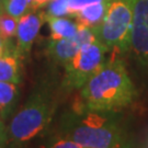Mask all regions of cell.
I'll use <instances>...</instances> for the list:
<instances>
[{
    "label": "cell",
    "instance_id": "6da1fadb",
    "mask_svg": "<svg viewBox=\"0 0 148 148\" xmlns=\"http://www.w3.org/2000/svg\"><path fill=\"white\" fill-rule=\"evenodd\" d=\"M137 97L126 67L121 59L106 60L80 89V108L75 111L116 112L131 106Z\"/></svg>",
    "mask_w": 148,
    "mask_h": 148
},
{
    "label": "cell",
    "instance_id": "7a4b0ae2",
    "mask_svg": "<svg viewBox=\"0 0 148 148\" xmlns=\"http://www.w3.org/2000/svg\"><path fill=\"white\" fill-rule=\"evenodd\" d=\"M57 132L86 148H130L125 127L115 112L73 110L60 117Z\"/></svg>",
    "mask_w": 148,
    "mask_h": 148
},
{
    "label": "cell",
    "instance_id": "3957f363",
    "mask_svg": "<svg viewBox=\"0 0 148 148\" xmlns=\"http://www.w3.org/2000/svg\"><path fill=\"white\" fill-rule=\"evenodd\" d=\"M56 111V95L47 85L40 86L16 112L8 127V144L22 148L45 134Z\"/></svg>",
    "mask_w": 148,
    "mask_h": 148
},
{
    "label": "cell",
    "instance_id": "277c9868",
    "mask_svg": "<svg viewBox=\"0 0 148 148\" xmlns=\"http://www.w3.org/2000/svg\"><path fill=\"white\" fill-rule=\"evenodd\" d=\"M133 0H110L106 14L97 27L98 41L108 51L126 53L131 48Z\"/></svg>",
    "mask_w": 148,
    "mask_h": 148
},
{
    "label": "cell",
    "instance_id": "5b68a950",
    "mask_svg": "<svg viewBox=\"0 0 148 148\" xmlns=\"http://www.w3.org/2000/svg\"><path fill=\"white\" fill-rule=\"evenodd\" d=\"M106 52L108 48L99 41L84 46L64 65L62 88L65 91L81 89L104 65Z\"/></svg>",
    "mask_w": 148,
    "mask_h": 148
},
{
    "label": "cell",
    "instance_id": "8992f818",
    "mask_svg": "<svg viewBox=\"0 0 148 148\" xmlns=\"http://www.w3.org/2000/svg\"><path fill=\"white\" fill-rule=\"evenodd\" d=\"M130 49L137 63L148 70V0H133Z\"/></svg>",
    "mask_w": 148,
    "mask_h": 148
},
{
    "label": "cell",
    "instance_id": "52a82bcc",
    "mask_svg": "<svg viewBox=\"0 0 148 148\" xmlns=\"http://www.w3.org/2000/svg\"><path fill=\"white\" fill-rule=\"evenodd\" d=\"M95 41H98L97 27L79 25L78 32L73 37L49 40L47 43V55L55 64L64 66L84 46L93 43Z\"/></svg>",
    "mask_w": 148,
    "mask_h": 148
},
{
    "label": "cell",
    "instance_id": "ba28073f",
    "mask_svg": "<svg viewBox=\"0 0 148 148\" xmlns=\"http://www.w3.org/2000/svg\"><path fill=\"white\" fill-rule=\"evenodd\" d=\"M45 21V11L30 10L19 19L16 33V48L22 58L30 54L43 23Z\"/></svg>",
    "mask_w": 148,
    "mask_h": 148
},
{
    "label": "cell",
    "instance_id": "9c48e42d",
    "mask_svg": "<svg viewBox=\"0 0 148 148\" xmlns=\"http://www.w3.org/2000/svg\"><path fill=\"white\" fill-rule=\"evenodd\" d=\"M21 56L16 49L0 57V81L20 85L22 82Z\"/></svg>",
    "mask_w": 148,
    "mask_h": 148
},
{
    "label": "cell",
    "instance_id": "30bf717a",
    "mask_svg": "<svg viewBox=\"0 0 148 148\" xmlns=\"http://www.w3.org/2000/svg\"><path fill=\"white\" fill-rule=\"evenodd\" d=\"M45 21L48 23L51 38L49 40H62L69 38L76 35L78 32V23L71 16H47Z\"/></svg>",
    "mask_w": 148,
    "mask_h": 148
},
{
    "label": "cell",
    "instance_id": "8fae6325",
    "mask_svg": "<svg viewBox=\"0 0 148 148\" xmlns=\"http://www.w3.org/2000/svg\"><path fill=\"white\" fill-rule=\"evenodd\" d=\"M110 1H102L86 5L74 14V19L79 25L88 27H98L102 22Z\"/></svg>",
    "mask_w": 148,
    "mask_h": 148
},
{
    "label": "cell",
    "instance_id": "7c38bea8",
    "mask_svg": "<svg viewBox=\"0 0 148 148\" xmlns=\"http://www.w3.org/2000/svg\"><path fill=\"white\" fill-rule=\"evenodd\" d=\"M18 85L12 82L0 81V117L7 120L13 113L19 100Z\"/></svg>",
    "mask_w": 148,
    "mask_h": 148
},
{
    "label": "cell",
    "instance_id": "4fadbf2b",
    "mask_svg": "<svg viewBox=\"0 0 148 148\" xmlns=\"http://www.w3.org/2000/svg\"><path fill=\"white\" fill-rule=\"evenodd\" d=\"M19 19L0 11V35L5 40H12L16 37Z\"/></svg>",
    "mask_w": 148,
    "mask_h": 148
},
{
    "label": "cell",
    "instance_id": "5bb4252c",
    "mask_svg": "<svg viewBox=\"0 0 148 148\" xmlns=\"http://www.w3.org/2000/svg\"><path fill=\"white\" fill-rule=\"evenodd\" d=\"M30 10V0H5L3 11L16 19H20Z\"/></svg>",
    "mask_w": 148,
    "mask_h": 148
},
{
    "label": "cell",
    "instance_id": "9a60e30c",
    "mask_svg": "<svg viewBox=\"0 0 148 148\" xmlns=\"http://www.w3.org/2000/svg\"><path fill=\"white\" fill-rule=\"evenodd\" d=\"M45 9L47 16H71L68 0H51Z\"/></svg>",
    "mask_w": 148,
    "mask_h": 148
},
{
    "label": "cell",
    "instance_id": "2e32d148",
    "mask_svg": "<svg viewBox=\"0 0 148 148\" xmlns=\"http://www.w3.org/2000/svg\"><path fill=\"white\" fill-rule=\"evenodd\" d=\"M47 148H86L75 143L74 140L65 137L60 133L56 132L48 140Z\"/></svg>",
    "mask_w": 148,
    "mask_h": 148
},
{
    "label": "cell",
    "instance_id": "e0dca14e",
    "mask_svg": "<svg viewBox=\"0 0 148 148\" xmlns=\"http://www.w3.org/2000/svg\"><path fill=\"white\" fill-rule=\"evenodd\" d=\"M102 1H110V0H68L69 9H70L71 16L74 18L75 13L78 12L79 10H81L86 5L97 3V2H102Z\"/></svg>",
    "mask_w": 148,
    "mask_h": 148
},
{
    "label": "cell",
    "instance_id": "ac0fdd59",
    "mask_svg": "<svg viewBox=\"0 0 148 148\" xmlns=\"http://www.w3.org/2000/svg\"><path fill=\"white\" fill-rule=\"evenodd\" d=\"M14 49H16V43L12 42V40H5L0 35V57L3 56L5 54L14 51Z\"/></svg>",
    "mask_w": 148,
    "mask_h": 148
},
{
    "label": "cell",
    "instance_id": "d6986e66",
    "mask_svg": "<svg viewBox=\"0 0 148 148\" xmlns=\"http://www.w3.org/2000/svg\"><path fill=\"white\" fill-rule=\"evenodd\" d=\"M8 144V131L3 121L0 119V148H5Z\"/></svg>",
    "mask_w": 148,
    "mask_h": 148
},
{
    "label": "cell",
    "instance_id": "ffe728a7",
    "mask_svg": "<svg viewBox=\"0 0 148 148\" xmlns=\"http://www.w3.org/2000/svg\"><path fill=\"white\" fill-rule=\"evenodd\" d=\"M51 0H30V9L31 10H42L45 9Z\"/></svg>",
    "mask_w": 148,
    "mask_h": 148
},
{
    "label": "cell",
    "instance_id": "44dd1931",
    "mask_svg": "<svg viewBox=\"0 0 148 148\" xmlns=\"http://www.w3.org/2000/svg\"><path fill=\"white\" fill-rule=\"evenodd\" d=\"M3 5H5V0H0V11H3Z\"/></svg>",
    "mask_w": 148,
    "mask_h": 148
},
{
    "label": "cell",
    "instance_id": "7402d4cb",
    "mask_svg": "<svg viewBox=\"0 0 148 148\" xmlns=\"http://www.w3.org/2000/svg\"><path fill=\"white\" fill-rule=\"evenodd\" d=\"M0 119H1V117H0Z\"/></svg>",
    "mask_w": 148,
    "mask_h": 148
}]
</instances>
